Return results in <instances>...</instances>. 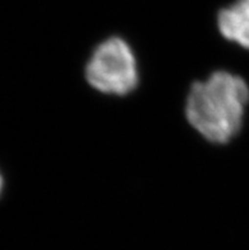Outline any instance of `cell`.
<instances>
[{"mask_svg": "<svg viewBox=\"0 0 249 250\" xmlns=\"http://www.w3.org/2000/svg\"><path fill=\"white\" fill-rule=\"evenodd\" d=\"M249 86L239 75L218 70L193 83L184 105L188 124L208 143L226 144L243 126Z\"/></svg>", "mask_w": 249, "mask_h": 250, "instance_id": "6da1fadb", "label": "cell"}, {"mask_svg": "<svg viewBox=\"0 0 249 250\" xmlns=\"http://www.w3.org/2000/svg\"><path fill=\"white\" fill-rule=\"evenodd\" d=\"M1 189H3V177L0 174V193H1Z\"/></svg>", "mask_w": 249, "mask_h": 250, "instance_id": "277c9868", "label": "cell"}, {"mask_svg": "<svg viewBox=\"0 0 249 250\" xmlns=\"http://www.w3.org/2000/svg\"><path fill=\"white\" fill-rule=\"evenodd\" d=\"M85 80L107 95L122 97L139 84V66L133 48L120 37H110L93 50L84 69Z\"/></svg>", "mask_w": 249, "mask_h": 250, "instance_id": "7a4b0ae2", "label": "cell"}, {"mask_svg": "<svg viewBox=\"0 0 249 250\" xmlns=\"http://www.w3.org/2000/svg\"><path fill=\"white\" fill-rule=\"evenodd\" d=\"M218 28L225 40L249 50V0H237L221 9Z\"/></svg>", "mask_w": 249, "mask_h": 250, "instance_id": "3957f363", "label": "cell"}]
</instances>
